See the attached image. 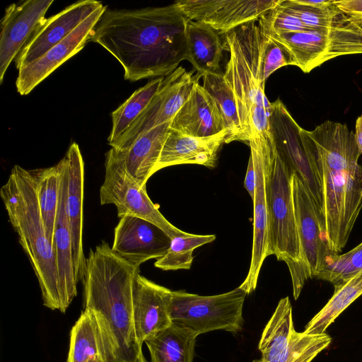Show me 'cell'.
I'll list each match as a JSON object with an SVG mask.
<instances>
[{"instance_id":"7bdbcfd3","label":"cell","mask_w":362,"mask_h":362,"mask_svg":"<svg viewBox=\"0 0 362 362\" xmlns=\"http://www.w3.org/2000/svg\"><path fill=\"white\" fill-rule=\"evenodd\" d=\"M252 362H262L261 359L254 360Z\"/></svg>"},{"instance_id":"1f68e13d","label":"cell","mask_w":362,"mask_h":362,"mask_svg":"<svg viewBox=\"0 0 362 362\" xmlns=\"http://www.w3.org/2000/svg\"><path fill=\"white\" fill-rule=\"evenodd\" d=\"M164 77L149 81L112 112V129L107 139L109 145L118 139L148 106L158 91Z\"/></svg>"},{"instance_id":"e575fe53","label":"cell","mask_w":362,"mask_h":362,"mask_svg":"<svg viewBox=\"0 0 362 362\" xmlns=\"http://www.w3.org/2000/svg\"><path fill=\"white\" fill-rule=\"evenodd\" d=\"M361 270L362 248H354L344 254L332 255L316 278L330 282L337 289Z\"/></svg>"},{"instance_id":"d590c367","label":"cell","mask_w":362,"mask_h":362,"mask_svg":"<svg viewBox=\"0 0 362 362\" xmlns=\"http://www.w3.org/2000/svg\"><path fill=\"white\" fill-rule=\"evenodd\" d=\"M282 1L258 20L263 33L272 35L309 30L296 14L282 4Z\"/></svg>"},{"instance_id":"f546056e","label":"cell","mask_w":362,"mask_h":362,"mask_svg":"<svg viewBox=\"0 0 362 362\" xmlns=\"http://www.w3.org/2000/svg\"><path fill=\"white\" fill-rule=\"evenodd\" d=\"M362 295V270L337 289L326 305L308 322L304 332L325 333L328 327Z\"/></svg>"},{"instance_id":"484cf974","label":"cell","mask_w":362,"mask_h":362,"mask_svg":"<svg viewBox=\"0 0 362 362\" xmlns=\"http://www.w3.org/2000/svg\"><path fill=\"white\" fill-rule=\"evenodd\" d=\"M221 35L210 26L189 20L186 25V60L202 77L218 72L223 56L224 43Z\"/></svg>"},{"instance_id":"f35d334b","label":"cell","mask_w":362,"mask_h":362,"mask_svg":"<svg viewBox=\"0 0 362 362\" xmlns=\"http://www.w3.org/2000/svg\"><path fill=\"white\" fill-rule=\"evenodd\" d=\"M256 176L254 162L252 156L250 155L246 174L244 180V187L253 200L255 192Z\"/></svg>"},{"instance_id":"277c9868","label":"cell","mask_w":362,"mask_h":362,"mask_svg":"<svg viewBox=\"0 0 362 362\" xmlns=\"http://www.w3.org/2000/svg\"><path fill=\"white\" fill-rule=\"evenodd\" d=\"M224 49L230 58L223 74L236 103L240 141L248 144L254 136L273 141L269 132L272 103L264 93L262 45L264 33L258 21L224 35Z\"/></svg>"},{"instance_id":"30bf717a","label":"cell","mask_w":362,"mask_h":362,"mask_svg":"<svg viewBox=\"0 0 362 362\" xmlns=\"http://www.w3.org/2000/svg\"><path fill=\"white\" fill-rule=\"evenodd\" d=\"M250 156L254 162L256 183L254 206L252 256L247 275L239 286L247 294L257 287L259 274L269 254V209L267 183L274 148V142L262 136L249 140Z\"/></svg>"},{"instance_id":"4316f807","label":"cell","mask_w":362,"mask_h":362,"mask_svg":"<svg viewBox=\"0 0 362 362\" xmlns=\"http://www.w3.org/2000/svg\"><path fill=\"white\" fill-rule=\"evenodd\" d=\"M197 335L172 323L144 341L150 362H193Z\"/></svg>"},{"instance_id":"d6986e66","label":"cell","mask_w":362,"mask_h":362,"mask_svg":"<svg viewBox=\"0 0 362 362\" xmlns=\"http://www.w3.org/2000/svg\"><path fill=\"white\" fill-rule=\"evenodd\" d=\"M53 0H26L9 5L1 21L0 83L11 62L45 18Z\"/></svg>"},{"instance_id":"5b68a950","label":"cell","mask_w":362,"mask_h":362,"mask_svg":"<svg viewBox=\"0 0 362 362\" xmlns=\"http://www.w3.org/2000/svg\"><path fill=\"white\" fill-rule=\"evenodd\" d=\"M0 196L9 221L18 236L37 279L43 304L54 310H62L56 259L46 235L40 215L35 181L30 170L16 165Z\"/></svg>"},{"instance_id":"ffe728a7","label":"cell","mask_w":362,"mask_h":362,"mask_svg":"<svg viewBox=\"0 0 362 362\" xmlns=\"http://www.w3.org/2000/svg\"><path fill=\"white\" fill-rule=\"evenodd\" d=\"M172 291L138 273L133 282L132 303L136 339L142 346L146 339L172 322L168 303Z\"/></svg>"},{"instance_id":"5bb4252c","label":"cell","mask_w":362,"mask_h":362,"mask_svg":"<svg viewBox=\"0 0 362 362\" xmlns=\"http://www.w3.org/2000/svg\"><path fill=\"white\" fill-rule=\"evenodd\" d=\"M281 0H180L174 3L191 21L204 23L221 35L258 21Z\"/></svg>"},{"instance_id":"cb8c5ba5","label":"cell","mask_w":362,"mask_h":362,"mask_svg":"<svg viewBox=\"0 0 362 362\" xmlns=\"http://www.w3.org/2000/svg\"><path fill=\"white\" fill-rule=\"evenodd\" d=\"M189 98L170 124L180 134L204 137L227 130L215 102L199 83L197 74Z\"/></svg>"},{"instance_id":"ba28073f","label":"cell","mask_w":362,"mask_h":362,"mask_svg":"<svg viewBox=\"0 0 362 362\" xmlns=\"http://www.w3.org/2000/svg\"><path fill=\"white\" fill-rule=\"evenodd\" d=\"M266 35L281 44L293 57L295 66L305 74L331 59L362 54V28L353 22L327 28Z\"/></svg>"},{"instance_id":"f1b7e54d","label":"cell","mask_w":362,"mask_h":362,"mask_svg":"<svg viewBox=\"0 0 362 362\" xmlns=\"http://www.w3.org/2000/svg\"><path fill=\"white\" fill-rule=\"evenodd\" d=\"M35 181L40 215L48 240L52 243L59 201L58 165L30 170Z\"/></svg>"},{"instance_id":"d6a6232c","label":"cell","mask_w":362,"mask_h":362,"mask_svg":"<svg viewBox=\"0 0 362 362\" xmlns=\"http://www.w3.org/2000/svg\"><path fill=\"white\" fill-rule=\"evenodd\" d=\"M215 239V235L191 233L175 237L171 239L167 252L155 262L154 266L164 271L189 269L194 259V250Z\"/></svg>"},{"instance_id":"74e56055","label":"cell","mask_w":362,"mask_h":362,"mask_svg":"<svg viewBox=\"0 0 362 362\" xmlns=\"http://www.w3.org/2000/svg\"><path fill=\"white\" fill-rule=\"evenodd\" d=\"M334 4L350 21L362 28V0H334Z\"/></svg>"},{"instance_id":"836d02e7","label":"cell","mask_w":362,"mask_h":362,"mask_svg":"<svg viewBox=\"0 0 362 362\" xmlns=\"http://www.w3.org/2000/svg\"><path fill=\"white\" fill-rule=\"evenodd\" d=\"M282 4L296 14L309 30H317L344 25L352 22L335 5L314 8L296 3L294 0H283Z\"/></svg>"},{"instance_id":"7402d4cb","label":"cell","mask_w":362,"mask_h":362,"mask_svg":"<svg viewBox=\"0 0 362 362\" xmlns=\"http://www.w3.org/2000/svg\"><path fill=\"white\" fill-rule=\"evenodd\" d=\"M228 137L227 130L209 136L185 135L170 129L153 173L172 165L198 164L210 168L216 165L218 154Z\"/></svg>"},{"instance_id":"9c48e42d","label":"cell","mask_w":362,"mask_h":362,"mask_svg":"<svg viewBox=\"0 0 362 362\" xmlns=\"http://www.w3.org/2000/svg\"><path fill=\"white\" fill-rule=\"evenodd\" d=\"M332 342L325 333L308 334L295 329L288 296L281 298L266 325L258 344L262 362H311Z\"/></svg>"},{"instance_id":"52a82bcc","label":"cell","mask_w":362,"mask_h":362,"mask_svg":"<svg viewBox=\"0 0 362 362\" xmlns=\"http://www.w3.org/2000/svg\"><path fill=\"white\" fill-rule=\"evenodd\" d=\"M247 295L239 286L214 296L172 291L169 316L172 323L189 329L197 336L219 329L238 333L244 323L243 308Z\"/></svg>"},{"instance_id":"ab89813d","label":"cell","mask_w":362,"mask_h":362,"mask_svg":"<svg viewBox=\"0 0 362 362\" xmlns=\"http://www.w3.org/2000/svg\"><path fill=\"white\" fill-rule=\"evenodd\" d=\"M296 3L314 8L326 7L332 4L334 0H294Z\"/></svg>"},{"instance_id":"d4e9b609","label":"cell","mask_w":362,"mask_h":362,"mask_svg":"<svg viewBox=\"0 0 362 362\" xmlns=\"http://www.w3.org/2000/svg\"><path fill=\"white\" fill-rule=\"evenodd\" d=\"M169 131V123L156 127L139 136L129 148H111L106 153L117 160L139 186L146 188Z\"/></svg>"},{"instance_id":"60d3db41","label":"cell","mask_w":362,"mask_h":362,"mask_svg":"<svg viewBox=\"0 0 362 362\" xmlns=\"http://www.w3.org/2000/svg\"><path fill=\"white\" fill-rule=\"evenodd\" d=\"M355 139L361 155H362V115L359 116L356 122Z\"/></svg>"},{"instance_id":"4dcf8cb0","label":"cell","mask_w":362,"mask_h":362,"mask_svg":"<svg viewBox=\"0 0 362 362\" xmlns=\"http://www.w3.org/2000/svg\"><path fill=\"white\" fill-rule=\"evenodd\" d=\"M202 78V86L215 102L228 132L226 144L240 141L241 128L236 103L223 74L220 72H212L204 74Z\"/></svg>"},{"instance_id":"4fadbf2b","label":"cell","mask_w":362,"mask_h":362,"mask_svg":"<svg viewBox=\"0 0 362 362\" xmlns=\"http://www.w3.org/2000/svg\"><path fill=\"white\" fill-rule=\"evenodd\" d=\"M292 192L303 257L310 279L316 278L327 262L337 254L329 249L322 211L308 189L295 173Z\"/></svg>"},{"instance_id":"ac0fdd59","label":"cell","mask_w":362,"mask_h":362,"mask_svg":"<svg viewBox=\"0 0 362 362\" xmlns=\"http://www.w3.org/2000/svg\"><path fill=\"white\" fill-rule=\"evenodd\" d=\"M107 7L101 5L60 42L38 59L21 66L16 81L17 91L22 95L30 93L60 65L80 52Z\"/></svg>"},{"instance_id":"8fae6325","label":"cell","mask_w":362,"mask_h":362,"mask_svg":"<svg viewBox=\"0 0 362 362\" xmlns=\"http://www.w3.org/2000/svg\"><path fill=\"white\" fill-rule=\"evenodd\" d=\"M105 168V178L100 189L101 204H114L119 218L132 216L147 220L160 228L171 239L188 233L169 222L150 199L146 188L139 186L124 168L107 153Z\"/></svg>"},{"instance_id":"9a60e30c","label":"cell","mask_w":362,"mask_h":362,"mask_svg":"<svg viewBox=\"0 0 362 362\" xmlns=\"http://www.w3.org/2000/svg\"><path fill=\"white\" fill-rule=\"evenodd\" d=\"M300 128L279 98L272 103L269 132L275 148L290 170L308 189L322 211L320 185L303 146Z\"/></svg>"},{"instance_id":"b9f144b4","label":"cell","mask_w":362,"mask_h":362,"mask_svg":"<svg viewBox=\"0 0 362 362\" xmlns=\"http://www.w3.org/2000/svg\"><path fill=\"white\" fill-rule=\"evenodd\" d=\"M361 248H362V243L354 247V249H361Z\"/></svg>"},{"instance_id":"7c38bea8","label":"cell","mask_w":362,"mask_h":362,"mask_svg":"<svg viewBox=\"0 0 362 362\" xmlns=\"http://www.w3.org/2000/svg\"><path fill=\"white\" fill-rule=\"evenodd\" d=\"M180 66L165 76L148 106L111 146L116 150L129 148L141 135L151 129L169 123L189 96L198 74Z\"/></svg>"},{"instance_id":"8992f818","label":"cell","mask_w":362,"mask_h":362,"mask_svg":"<svg viewBox=\"0 0 362 362\" xmlns=\"http://www.w3.org/2000/svg\"><path fill=\"white\" fill-rule=\"evenodd\" d=\"M293 173L274 146L267 183L269 254L286 264L291 277L293 295L297 300L310 276L298 237L291 185Z\"/></svg>"},{"instance_id":"44dd1931","label":"cell","mask_w":362,"mask_h":362,"mask_svg":"<svg viewBox=\"0 0 362 362\" xmlns=\"http://www.w3.org/2000/svg\"><path fill=\"white\" fill-rule=\"evenodd\" d=\"M67 168L66 213L72 242L74 274L77 283L84 275L86 259L83 249L84 162L76 143H72L64 156Z\"/></svg>"},{"instance_id":"2e32d148","label":"cell","mask_w":362,"mask_h":362,"mask_svg":"<svg viewBox=\"0 0 362 362\" xmlns=\"http://www.w3.org/2000/svg\"><path fill=\"white\" fill-rule=\"evenodd\" d=\"M103 4L95 0L74 3L58 13L44 18L14 59L16 69L40 57L60 42Z\"/></svg>"},{"instance_id":"7a4b0ae2","label":"cell","mask_w":362,"mask_h":362,"mask_svg":"<svg viewBox=\"0 0 362 362\" xmlns=\"http://www.w3.org/2000/svg\"><path fill=\"white\" fill-rule=\"evenodd\" d=\"M300 136L320 185L329 249L339 254L362 209V165L355 134L346 124L327 120L312 131L300 128Z\"/></svg>"},{"instance_id":"8d00e7d4","label":"cell","mask_w":362,"mask_h":362,"mask_svg":"<svg viewBox=\"0 0 362 362\" xmlns=\"http://www.w3.org/2000/svg\"><path fill=\"white\" fill-rule=\"evenodd\" d=\"M262 64L264 78L267 81L279 68L287 65L295 66V61L281 44L264 33Z\"/></svg>"},{"instance_id":"3957f363","label":"cell","mask_w":362,"mask_h":362,"mask_svg":"<svg viewBox=\"0 0 362 362\" xmlns=\"http://www.w3.org/2000/svg\"><path fill=\"white\" fill-rule=\"evenodd\" d=\"M138 273L139 267L122 258L105 241L86 259L84 309L96 318L106 362H148L134 325L132 288Z\"/></svg>"},{"instance_id":"83f0119b","label":"cell","mask_w":362,"mask_h":362,"mask_svg":"<svg viewBox=\"0 0 362 362\" xmlns=\"http://www.w3.org/2000/svg\"><path fill=\"white\" fill-rule=\"evenodd\" d=\"M67 362H106L96 318L88 309H84L71 329Z\"/></svg>"},{"instance_id":"6da1fadb","label":"cell","mask_w":362,"mask_h":362,"mask_svg":"<svg viewBox=\"0 0 362 362\" xmlns=\"http://www.w3.org/2000/svg\"><path fill=\"white\" fill-rule=\"evenodd\" d=\"M188 21L175 3L138 9L107 7L88 42L99 44L115 57L126 80L165 76L186 59Z\"/></svg>"},{"instance_id":"e0dca14e","label":"cell","mask_w":362,"mask_h":362,"mask_svg":"<svg viewBox=\"0 0 362 362\" xmlns=\"http://www.w3.org/2000/svg\"><path fill=\"white\" fill-rule=\"evenodd\" d=\"M171 238L156 224L136 216L121 217L114 231L112 250L130 264L140 267L167 252Z\"/></svg>"},{"instance_id":"603a6c76","label":"cell","mask_w":362,"mask_h":362,"mask_svg":"<svg viewBox=\"0 0 362 362\" xmlns=\"http://www.w3.org/2000/svg\"><path fill=\"white\" fill-rule=\"evenodd\" d=\"M57 165L60 172V189L52 246L61 296V312L64 313L77 295L78 283L74 274L71 236L66 213L67 168L65 158Z\"/></svg>"}]
</instances>
